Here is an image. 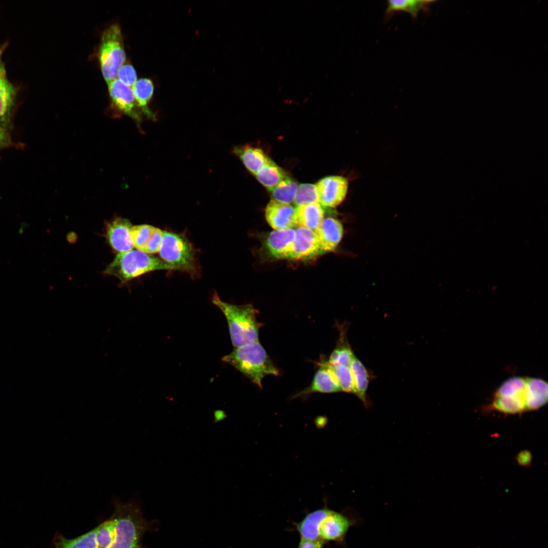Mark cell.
<instances>
[{
  "instance_id": "d590c367",
  "label": "cell",
  "mask_w": 548,
  "mask_h": 548,
  "mask_svg": "<svg viewBox=\"0 0 548 548\" xmlns=\"http://www.w3.org/2000/svg\"><path fill=\"white\" fill-rule=\"evenodd\" d=\"M9 140L8 132L0 126V148L7 145L9 142Z\"/></svg>"
},
{
  "instance_id": "ffe728a7",
  "label": "cell",
  "mask_w": 548,
  "mask_h": 548,
  "mask_svg": "<svg viewBox=\"0 0 548 548\" xmlns=\"http://www.w3.org/2000/svg\"><path fill=\"white\" fill-rule=\"evenodd\" d=\"M330 509L323 508L315 510L306 515L299 522L295 524L300 539L316 540L319 539V528L321 521Z\"/></svg>"
},
{
  "instance_id": "cb8c5ba5",
  "label": "cell",
  "mask_w": 548,
  "mask_h": 548,
  "mask_svg": "<svg viewBox=\"0 0 548 548\" xmlns=\"http://www.w3.org/2000/svg\"><path fill=\"white\" fill-rule=\"evenodd\" d=\"M132 89L139 108L149 118H153V114L148 107L154 92L152 81L148 78H141L136 81Z\"/></svg>"
},
{
  "instance_id": "f1b7e54d",
  "label": "cell",
  "mask_w": 548,
  "mask_h": 548,
  "mask_svg": "<svg viewBox=\"0 0 548 548\" xmlns=\"http://www.w3.org/2000/svg\"><path fill=\"white\" fill-rule=\"evenodd\" d=\"M354 355L346 339L345 334L341 333L337 345L331 353L328 362L332 365L350 366Z\"/></svg>"
},
{
  "instance_id": "7c38bea8",
  "label": "cell",
  "mask_w": 548,
  "mask_h": 548,
  "mask_svg": "<svg viewBox=\"0 0 548 548\" xmlns=\"http://www.w3.org/2000/svg\"><path fill=\"white\" fill-rule=\"evenodd\" d=\"M288 259H305L318 255L321 251L315 231L298 227Z\"/></svg>"
},
{
  "instance_id": "5b68a950",
  "label": "cell",
  "mask_w": 548,
  "mask_h": 548,
  "mask_svg": "<svg viewBox=\"0 0 548 548\" xmlns=\"http://www.w3.org/2000/svg\"><path fill=\"white\" fill-rule=\"evenodd\" d=\"M98 58L107 83L116 79L118 72L126 59L123 37L119 24H113L102 32L98 47Z\"/></svg>"
},
{
  "instance_id": "836d02e7",
  "label": "cell",
  "mask_w": 548,
  "mask_h": 548,
  "mask_svg": "<svg viewBox=\"0 0 548 548\" xmlns=\"http://www.w3.org/2000/svg\"><path fill=\"white\" fill-rule=\"evenodd\" d=\"M324 543L320 538L313 540L300 539L297 548H323Z\"/></svg>"
},
{
  "instance_id": "52a82bcc",
  "label": "cell",
  "mask_w": 548,
  "mask_h": 548,
  "mask_svg": "<svg viewBox=\"0 0 548 548\" xmlns=\"http://www.w3.org/2000/svg\"><path fill=\"white\" fill-rule=\"evenodd\" d=\"M527 398L528 376H512L496 389L486 409L504 414H522L528 410Z\"/></svg>"
},
{
  "instance_id": "f546056e",
  "label": "cell",
  "mask_w": 548,
  "mask_h": 548,
  "mask_svg": "<svg viewBox=\"0 0 548 548\" xmlns=\"http://www.w3.org/2000/svg\"><path fill=\"white\" fill-rule=\"evenodd\" d=\"M116 538V521L114 518L97 526L96 539L98 548H110Z\"/></svg>"
},
{
  "instance_id": "d6986e66",
  "label": "cell",
  "mask_w": 548,
  "mask_h": 548,
  "mask_svg": "<svg viewBox=\"0 0 548 548\" xmlns=\"http://www.w3.org/2000/svg\"><path fill=\"white\" fill-rule=\"evenodd\" d=\"M233 151L254 175L270 159L261 149L248 145L235 147Z\"/></svg>"
},
{
  "instance_id": "74e56055",
  "label": "cell",
  "mask_w": 548,
  "mask_h": 548,
  "mask_svg": "<svg viewBox=\"0 0 548 548\" xmlns=\"http://www.w3.org/2000/svg\"><path fill=\"white\" fill-rule=\"evenodd\" d=\"M6 46H7L6 44H4V45H2V46H1L0 47V63L2 62H1V57H2V56L3 53L4 51V50H5V49L6 47Z\"/></svg>"
},
{
  "instance_id": "8fae6325",
  "label": "cell",
  "mask_w": 548,
  "mask_h": 548,
  "mask_svg": "<svg viewBox=\"0 0 548 548\" xmlns=\"http://www.w3.org/2000/svg\"><path fill=\"white\" fill-rule=\"evenodd\" d=\"M353 524V521L346 516L330 509L320 523L319 538L325 542L340 541Z\"/></svg>"
},
{
  "instance_id": "5bb4252c",
  "label": "cell",
  "mask_w": 548,
  "mask_h": 548,
  "mask_svg": "<svg viewBox=\"0 0 548 548\" xmlns=\"http://www.w3.org/2000/svg\"><path fill=\"white\" fill-rule=\"evenodd\" d=\"M268 224L275 230H281L296 226L295 208L271 199L265 212Z\"/></svg>"
},
{
  "instance_id": "ac0fdd59",
  "label": "cell",
  "mask_w": 548,
  "mask_h": 548,
  "mask_svg": "<svg viewBox=\"0 0 548 548\" xmlns=\"http://www.w3.org/2000/svg\"><path fill=\"white\" fill-rule=\"evenodd\" d=\"M324 212L319 203L301 205L295 208L296 226L315 231L322 223Z\"/></svg>"
},
{
  "instance_id": "7402d4cb",
  "label": "cell",
  "mask_w": 548,
  "mask_h": 548,
  "mask_svg": "<svg viewBox=\"0 0 548 548\" xmlns=\"http://www.w3.org/2000/svg\"><path fill=\"white\" fill-rule=\"evenodd\" d=\"M15 89L9 81L4 64L0 63V120L9 117L13 106Z\"/></svg>"
},
{
  "instance_id": "44dd1931",
  "label": "cell",
  "mask_w": 548,
  "mask_h": 548,
  "mask_svg": "<svg viewBox=\"0 0 548 548\" xmlns=\"http://www.w3.org/2000/svg\"><path fill=\"white\" fill-rule=\"evenodd\" d=\"M527 410H537L547 402L548 385L544 380L528 377Z\"/></svg>"
},
{
  "instance_id": "30bf717a",
  "label": "cell",
  "mask_w": 548,
  "mask_h": 548,
  "mask_svg": "<svg viewBox=\"0 0 548 548\" xmlns=\"http://www.w3.org/2000/svg\"><path fill=\"white\" fill-rule=\"evenodd\" d=\"M163 235L160 229L147 224L132 226L130 232L133 247L148 254L159 252Z\"/></svg>"
},
{
  "instance_id": "3957f363",
  "label": "cell",
  "mask_w": 548,
  "mask_h": 548,
  "mask_svg": "<svg viewBox=\"0 0 548 548\" xmlns=\"http://www.w3.org/2000/svg\"><path fill=\"white\" fill-rule=\"evenodd\" d=\"M114 516L116 538L110 548H144L142 536L153 524L143 518L139 505L134 502L117 503Z\"/></svg>"
},
{
  "instance_id": "603a6c76",
  "label": "cell",
  "mask_w": 548,
  "mask_h": 548,
  "mask_svg": "<svg viewBox=\"0 0 548 548\" xmlns=\"http://www.w3.org/2000/svg\"><path fill=\"white\" fill-rule=\"evenodd\" d=\"M257 180L267 189H271L288 176L271 159L255 175Z\"/></svg>"
},
{
  "instance_id": "e575fe53",
  "label": "cell",
  "mask_w": 548,
  "mask_h": 548,
  "mask_svg": "<svg viewBox=\"0 0 548 548\" xmlns=\"http://www.w3.org/2000/svg\"><path fill=\"white\" fill-rule=\"evenodd\" d=\"M518 462L521 465L527 466L531 461V455L528 451L521 452L517 456Z\"/></svg>"
},
{
  "instance_id": "4fadbf2b",
  "label": "cell",
  "mask_w": 548,
  "mask_h": 548,
  "mask_svg": "<svg viewBox=\"0 0 548 548\" xmlns=\"http://www.w3.org/2000/svg\"><path fill=\"white\" fill-rule=\"evenodd\" d=\"M130 222L127 219L117 217L108 223L106 228V235L112 248L120 253L132 250L130 232L132 228Z\"/></svg>"
},
{
  "instance_id": "83f0119b",
  "label": "cell",
  "mask_w": 548,
  "mask_h": 548,
  "mask_svg": "<svg viewBox=\"0 0 548 548\" xmlns=\"http://www.w3.org/2000/svg\"><path fill=\"white\" fill-rule=\"evenodd\" d=\"M97 527L79 537L66 539L60 537L57 548H98L96 539Z\"/></svg>"
},
{
  "instance_id": "6da1fadb",
  "label": "cell",
  "mask_w": 548,
  "mask_h": 548,
  "mask_svg": "<svg viewBox=\"0 0 548 548\" xmlns=\"http://www.w3.org/2000/svg\"><path fill=\"white\" fill-rule=\"evenodd\" d=\"M212 301L222 311L227 320L234 348L259 341L260 323L256 318L257 311L251 305L229 303L221 300L216 293Z\"/></svg>"
},
{
  "instance_id": "8992f818",
  "label": "cell",
  "mask_w": 548,
  "mask_h": 548,
  "mask_svg": "<svg viewBox=\"0 0 548 548\" xmlns=\"http://www.w3.org/2000/svg\"><path fill=\"white\" fill-rule=\"evenodd\" d=\"M163 232L159 251L162 260L173 266L175 270L196 276L198 267L195 251L191 244L183 235L167 231Z\"/></svg>"
},
{
  "instance_id": "9a60e30c",
  "label": "cell",
  "mask_w": 548,
  "mask_h": 548,
  "mask_svg": "<svg viewBox=\"0 0 548 548\" xmlns=\"http://www.w3.org/2000/svg\"><path fill=\"white\" fill-rule=\"evenodd\" d=\"M341 391L328 362L323 361L315 374L309 386L295 395V397L315 392L330 393Z\"/></svg>"
},
{
  "instance_id": "7a4b0ae2",
  "label": "cell",
  "mask_w": 548,
  "mask_h": 548,
  "mask_svg": "<svg viewBox=\"0 0 548 548\" xmlns=\"http://www.w3.org/2000/svg\"><path fill=\"white\" fill-rule=\"evenodd\" d=\"M222 360L239 370L260 388L262 380L268 375H278L275 366L265 349L258 341L235 348Z\"/></svg>"
},
{
  "instance_id": "e0dca14e",
  "label": "cell",
  "mask_w": 548,
  "mask_h": 548,
  "mask_svg": "<svg viewBox=\"0 0 548 548\" xmlns=\"http://www.w3.org/2000/svg\"><path fill=\"white\" fill-rule=\"evenodd\" d=\"M293 228L275 230L266 239V246L272 256L277 259H288L295 237Z\"/></svg>"
},
{
  "instance_id": "8d00e7d4",
  "label": "cell",
  "mask_w": 548,
  "mask_h": 548,
  "mask_svg": "<svg viewBox=\"0 0 548 548\" xmlns=\"http://www.w3.org/2000/svg\"><path fill=\"white\" fill-rule=\"evenodd\" d=\"M225 414L221 410L216 412L215 413V419L216 422L220 421L225 418Z\"/></svg>"
},
{
  "instance_id": "d6a6232c",
  "label": "cell",
  "mask_w": 548,
  "mask_h": 548,
  "mask_svg": "<svg viewBox=\"0 0 548 548\" xmlns=\"http://www.w3.org/2000/svg\"><path fill=\"white\" fill-rule=\"evenodd\" d=\"M117 79L132 88L137 81L136 73L132 65L123 64L118 72Z\"/></svg>"
},
{
  "instance_id": "484cf974",
  "label": "cell",
  "mask_w": 548,
  "mask_h": 548,
  "mask_svg": "<svg viewBox=\"0 0 548 548\" xmlns=\"http://www.w3.org/2000/svg\"><path fill=\"white\" fill-rule=\"evenodd\" d=\"M350 366L353 378L354 394L365 403L366 392L369 382L368 371L361 361L355 355Z\"/></svg>"
},
{
  "instance_id": "4dcf8cb0",
  "label": "cell",
  "mask_w": 548,
  "mask_h": 548,
  "mask_svg": "<svg viewBox=\"0 0 548 548\" xmlns=\"http://www.w3.org/2000/svg\"><path fill=\"white\" fill-rule=\"evenodd\" d=\"M293 202L296 207L319 203V198L316 185L309 183L299 185Z\"/></svg>"
},
{
  "instance_id": "9c48e42d",
  "label": "cell",
  "mask_w": 548,
  "mask_h": 548,
  "mask_svg": "<svg viewBox=\"0 0 548 548\" xmlns=\"http://www.w3.org/2000/svg\"><path fill=\"white\" fill-rule=\"evenodd\" d=\"M315 185L320 204L325 207L334 208L345 198L348 181L341 176H331L321 179Z\"/></svg>"
},
{
  "instance_id": "2e32d148",
  "label": "cell",
  "mask_w": 548,
  "mask_h": 548,
  "mask_svg": "<svg viewBox=\"0 0 548 548\" xmlns=\"http://www.w3.org/2000/svg\"><path fill=\"white\" fill-rule=\"evenodd\" d=\"M315 232L321 252H329L334 251L339 243L343 235L344 229L339 220L327 217L323 219Z\"/></svg>"
},
{
  "instance_id": "1f68e13d",
  "label": "cell",
  "mask_w": 548,
  "mask_h": 548,
  "mask_svg": "<svg viewBox=\"0 0 548 548\" xmlns=\"http://www.w3.org/2000/svg\"><path fill=\"white\" fill-rule=\"evenodd\" d=\"M330 366L340 387L341 391L354 394L353 378L350 366L341 365H332L331 364H330Z\"/></svg>"
},
{
  "instance_id": "ba28073f",
  "label": "cell",
  "mask_w": 548,
  "mask_h": 548,
  "mask_svg": "<svg viewBox=\"0 0 548 548\" xmlns=\"http://www.w3.org/2000/svg\"><path fill=\"white\" fill-rule=\"evenodd\" d=\"M111 102L114 108L119 113L135 120L138 123L142 120L132 88L127 86L117 78L107 84Z\"/></svg>"
},
{
  "instance_id": "277c9868",
  "label": "cell",
  "mask_w": 548,
  "mask_h": 548,
  "mask_svg": "<svg viewBox=\"0 0 548 548\" xmlns=\"http://www.w3.org/2000/svg\"><path fill=\"white\" fill-rule=\"evenodd\" d=\"M162 269L175 270L162 259L137 250L118 254L104 273L125 282L144 273Z\"/></svg>"
},
{
  "instance_id": "d4e9b609",
  "label": "cell",
  "mask_w": 548,
  "mask_h": 548,
  "mask_svg": "<svg viewBox=\"0 0 548 548\" xmlns=\"http://www.w3.org/2000/svg\"><path fill=\"white\" fill-rule=\"evenodd\" d=\"M433 1L425 0H391L388 1L386 14L387 16L396 12H404L413 18H416L420 12L426 11Z\"/></svg>"
},
{
  "instance_id": "4316f807",
  "label": "cell",
  "mask_w": 548,
  "mask_h": 548,
  "mask_svg": "<svg viewBox=\"0 0 548 548\" xmlns=\"http://www.w3.org/2000/svg\"><path fill=\"white\" fill-rule=\"evenodd\" d=\"M296 182L288 176L275 187L268 189L272 199L279 202H293L298 188Z\"/></svg>"
}]
</instances>
